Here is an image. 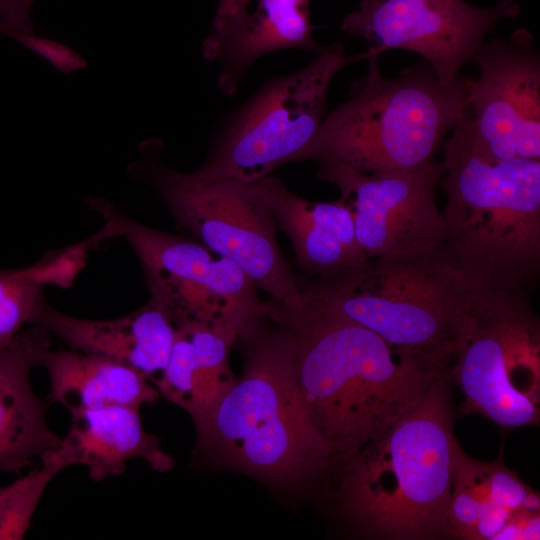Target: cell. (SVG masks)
Returning <instances> with one entry per match:
<instances>
[{"label":"cell","mask_w":540,"mask_h":540,"mask_svg":"<svg viewBox=\"0 0 540 540\" xmlns=\"http://www.w3.org/2000/svg\"><path fill=\"white\" fill-rule=\"evenodd\" d=\"M295 307L267 302L291 332L299 392L341 464L404 412L452 363L396 348L300 289Z\"/></svg>","instance_id":"6da1fadb"},{"label":"cell","mask_w":540,"mask_h":540,"mask_svg":"<svg viewBox=\"0 0 540 540\" xmlns=\"http://www.w3.org/2000/svg\"><path fill=\"white\" fill-rule=\"evenodd\" d=\"M236 340L243 374L195 424V451L273 488H303L336 463V453L305 410L292 334L266 309Z\"/></svg>","instance_id":"7a4b0ae2"},{"label":"cell","mask_w":540,"mask_h":540,"mask_svg":"<svg viewBox=\"0 0 540 540\" xmlns=\"http://www.w3.org/2000/svg\"><path fill=\"white\" fill-rule=\"evenodd\" d=\"M450 368L404 412L339 464L343 515L377 539L449 537L455 451Z\"/></svg>","instance_id":"3957f363"},{"label":"cell","mask_w":540,"mask_h":540,"mask_svg":"<svg viewBox=\"0 0 540 540\" xmlns=\"http://www.w3.org/2000/svg\"><path fill=\"white\" fill-rule=\"evenodd\" d=\"M445 237L439 253L475 292H527L540 272V161L493 159L465 117L445 139Z\"/></svg>","instance_id":"277c9868"},{"label":"cell","mask_w":540,"mask_h":540,"mask_svg":"<svg viewBox=\"0 0 540 540\" xmlns=\"http://www.w3.org/2000/svg\"><path fill=\"white\" fill-rule=\"evenodd\" d=\"M378 56L351 97L326 118L298 161L336 163L364 173L411 168L431 159L468 112L470 78L443 85L428 63L388 79Z\"/></svg>","instance_id":"5b68a950"},{"label":"cell","mask_w":540,"mask_h":540,"mask_svg":"<svg viewBox=\"0 0 540 540\" xmlns=\"http://www.w3.org/2000/svg\"><path fill=\"white\" fill-rule=\"evenodd\" d=\"M321 303L390 345L452 363L476 294L439 251L412 259H373L327 279H299Z\"/></svg>","instance_id":"8992f818"},{"label":"cell","mask_w":540,"mask_h":540,"mask_svg":"<svg viewBox=\"0 0 540 540\" xmlns=\"http://www.w3.org/2000/svg\"><path fill=\"white\" fill-rule=\"evenodd\" d=\"M130 173L149 184L177 225L200 244L234 262L274 302L295 307L303 295L276 238V222L259 182L178 172L146 141Z\"/></svg>","instance_id":"52a82bcc"},{"label":"cell","mask_w":540,"mask_h":540,"mask_svg":"<svg viewBox=\"0 0 540 540\" xmlns=\"http://www.w3.org/2000/svg\"><path fill=\"white\" fill-rule=\"evenodd\" d=\"M527 292H476L450 368L463 414L501 428L540 421V323Z\"/></svg>","instance_id":"ba28073f"},{"label":"cell","mask_w":540,"mask_h":540,"mask_svg":"<svg viewBox=\"0 0 540 540\" xmlns=\"http://www.w3.org/2000/svg\"><path fill=\"white\" fill-rule=\"evenodd\" d=\"M367 58V52L346 55L341 43H333L306 67L264 84L223 123L196 172L255 183L297 162L324 119L334 76Z\"/></svg>","instance_id":"9c48e42d"},{"label":"cell","mask_w":540,"mask_h":540,"mask_svg":"<svg viewBox=\"0 0 540 540\" xmlns=\"http://www.w3.org/2000/svg\"><path fill=\"white\" fill-rule=\"evenodd\" d=\"M107 237H123L138 257L150 300L175 327L227 325L240 331L266 311L256 287L231 260L194 240L145 226L103 198H87Z\"/></svg>","instance_id":"30bf717a"},{"label":"cell","mask_w":540,"mask_h":540,"mask_svg":"<svg viewBox=\"0 0 540 540\" xmlns=\"http://www.w3.org/2000/svg\"><path fill=\"white\" fill-rule=\"evenodd\" d=\"M443 174V163L434 158L373 173L336 163H320L318 169L321 180L340 190L369 260L421 258L440 250L445 222L435 193Z\"/></svg>","instance_id":"8fae6325"},{"label":"cell","mask_w":540,"mask_h":540,"mask_svg":"<svg viewBox=\"0 0 540 540\" xmlns=\"http://www.w3.org/2000/svg\"><path fill=\"white\" fill-rule=\"evenodd\" d=\"M518 13L519 5L512 0L491 8L474 7L464 0H360L341 28L367 42L368 57L389 49L421 55L448 86L473 61L494 25Z\"/></svg>","instance_id":"7c38bea8"},{"label":"cell","mask_w":540,"mask_h":540,"mask_svg":"<svg viewBox=\"0 0 540 540\" xmlns=\"http://www.w3.org/2000/svg\"><path fill=\"white\" fill-rule=\"evenodd\" d=\"M465 116L474 148L493 159H540V56L533 35L483 43Z\"/></svg>","instance_id":"4fadbf2b"},{"label":"cell","mask_w":540,"mask_h":540,"mask_svg":"<svg viewBox=\"0 0 540 540\" xmlns=\"http://www.w3.org/2000/svg\"><path fill=\"white\" fill-rule=\"evenodd\" d=\"M50 350V332L38 325L23 328L0 348V472L19 474L61 441L47 422L50 403L30 382L32 369Z\"/></svg>","instance_id":"5bb4252c"},{"label":"cell","mask_w":540,"mask_h":540,"mask_svg":"<svg viewBox=\"0 0 540 540\" xmlns=\"http://www.w3.org/2000/svg\"><path fill=\"white\" fill-rule=\"evenodd\" d=\"M139 408L107 406L71 410V424L59 445L42 458L60 473L83 465L93 481L125 472L132 459L145 460L154 470L165 472L175 462L161 449V440L143 427Z\"/></svg>","instance_id":"9a60e30c"},{"label":"cell","mask_w":540,"mask_h":540,"mask_svg":"<svg viewBox=\"0 0 540 540\" xmlns=\"http://www.w3.org/2000/svg\"><path fill=\"white\" fill-rule=\"evenodd\" d=\"M32 325L54 333L71 349L127 365L153 385L168 363L176 335L170 316L150 299L136 311L109 320L73 317L46 302Z\"/></svg>","instance_id":"2e32d148"},{"label":"cell","mask_w":540,"mask_h":540,"mask_svg":"<svg viewBox=\"0 0 540 540\" xmlns=\"http://www.w3.org/2000/svg\"><path fill=\"white\" fill-rule=\"evenodd\" d=\"M258 182L276 225L292 242L296 264L307 275L332 278L369 261L357 241L352 214L341 199L311 202L274 177Z\"/></svg>","instance_id":"e0dca14e"},{"label":"cell","mask_w":540,"mask_h":540,"mask_svg":"<svg viewBox=\"0 0 540 540\" xmlns=\"http://www.w3.org/2000/svg\"><path fill=\"white\" fill-rule=\"evenodd\" d=\"M322 49L313 37L309 0H257L255 10L214 21L202 45L203 57L219 64L217 84L234 95L249 67L277 50Z\"/></svg>","instance_id":"ac0fdd59"},{"label":"cell","mask_w":540,"mask_h":540,"mask_svg":"<svg viewBox=\"0 0 540 540\" xmlns=\"http://www.w3.org/2000/svg\"><path fill=\"white\" fill-rule=\"evenodd\" d=\"M239 331L226 325L176 328L168 363L154 383L167 400L199 422L236 381L228 357Z\"/></svg>","instance_id":"d6986e66"},{"label":"cell","mask_w":540,"mask_h":540,"mask_svg":"<svg viewBox=\"0 0 540 540\" xmlns=\"http://www.w3.org/2000/svg\"><path fill=\"white\" fill-rule=\"evenodd\" d=\"M41 366L50 379L48 402L68 411L107 406L140 409L154 403L160 394L137 370L96 354L51 349Z\"/></svg>","instance_id":"ffe728a7"},{"label":"cell","mask_w":540,"mask_h":540,"mask_svg":"<svg viewBox=\"0 0 540 540\" xmlns=\"http://www.w3.org/2000/svg\"><path fill=\"white\" fill-rule=\"evenodd\" d=\"M100 234L78 244L43 255L21 269L0 270V348L33 321L46 303L47 286L69 287L83 269L87 252ZM102 239V238H101Z\"/></svg>","instance_id":"44dd1931"},{"label":"cell","mask_w":540,"mask_h":540,"mask_svg":"<svg viewBox=\"0 0 540 540\" xmlns=\"http://www.w3.org/2000/svg\"><path fill=\"white\" fill-rule=\"evenodd\" d=\"M491 505L487 472L483 464L458 447L447 509L449 536L471 539L477 520Z\"/></svg>","instance_id":"7402d4cb"},{"label":"cell","mask_w":540,"mask_h":540,"mask_svg":"<svg viewBox=\"0 0 540 540\" xmlns=\"http://www.w3.org/2000/svg\"><path fill=\"white\" fill-rule=\"evenodd\" d=\"M53 473L45 468L0 487V540L23 539Z\"/></svg>","instance_id":"603a6c76"},{"label":"cell","mask_w":540,"mask_h":540,"mask_svg":"<svg viewBox=\"0 0 540 540\" xmlns=\"http://www.w3.org/2000/svg\"><path fill=\"white\" fill-rule=\"evenodd\" d=\"M489 494L491 503L511 511H540L539 493L523 482L520 477L508 469L502 457L489 463Z\"/></svg>","instance_id":"cb8c5ba5"},{"label":"cell","mask_w":540,"mask_h":540,"mask_svg":"<svg viewBox=\"0 0 540 540\" xmlns=\"http://www.w3.org/2000/svg\"><path fill=\"white\" fill-rule=\"evenodd\" d=\"M16 40L64 74H70L86 66L85 60L78 53L54 40L34 34L21 35Z\"/></svg>","instance_id":"d4e9b609"},{"label":"cell","mask_w":540,"mask_h":540,"mask_svg":"<svg viewBox=\"0 0 540 540\" xmlns=\"http://www.w3.org/2000/svg\"><path fill=\"white\" fill-rule=\"evenodd\" d=\"M33 0H0V19L8 27L11 37L33 34L30 7Z\"/></svg>","instance_id":"484cf974"},{"label":"cell","mask_w":540,"mask_h":540,"mask_svg":"<svg viewBox=\"0 0 540 540\" xmlns=\"http://www.w3.org/2000/svg\"><path fill=\"white\" fill-rule=\"evenodd\" d=\"M540 513L526 510L513 511L508 522L496 537L497 540L539 539Z\"/></svg>","instance_id":"4316f807"},{"label":"cell","mask_w":540,"mask_h":540,"mask_svg":"<svg viewBox=\"0 0 540 540\" xmlns=\"http://www.w3.org/2000/svg\"><path fill=\"white\" fill-rule=\"evenodd\" d=\"M513 511L492 504L477 520L471 534L472 540H496ZM470 539V540H471Z\"/></svg>","instance_id":"83f0119b"},{"label":"cell","mask_w":540,"mask_h":540,"mask_svg":"<svg viewBox=\"0 0 540 540\" xmlns=\"http://www.w3.org/2000/svg\"><path fill=\"white\" fill-rule=\"evenodd\" d=\"M253 0H219L214 21L236 17L248 10Z\"/></svg>","instance_id":"f1b7e54d"},{"label":"cell","mask_w":540,"mask_h":540,"mask_svg":"<svg viewBox=\"0 0 540 540\" xmlns=\"http://www.w3.org/2000/svg\"><path fill=\"white\" fill-rule=\"evenodd\" d=\"M0 34H4L11 37V32L8 27L0 19Z\"/></svg>","instance_id":"f546056e"}]
</instances>
